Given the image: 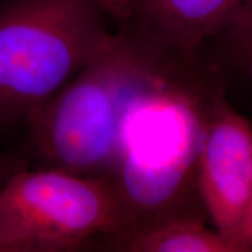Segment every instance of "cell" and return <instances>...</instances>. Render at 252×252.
I'll return each mask as SVG.
<instances>
[{
  "label": "cell",
  "mask_w": 252,
  "mask_h": 252,
  "mask_svg": "<svg viewBox=\"0 0 252 252\" xmlns=\"http://www.w3.org/2000/svg\"><path fill=\"white\" fill-rule=\"evenodd\" d=\"M207 102L180 74L132 102L105 175L122 214L121 234L111 243L168 220H202L198 154Z\"/></svg>",
  "instance_id": "1"
},
{
  "label": "cell",
  "mask_w": 252,
  "mask_h": 252,
  "mask_svg": "<svg viewBox=\"0 0 252 252\" xmlns=\"http://www.w3.org/2000/svg\"><path fill=\"white\" fill-rule=\"evenodd\" d=\"M178 72V63L122 26L86 68L28 119L40 167L105 176L132 102Z\"/></svg>",
  "instance_id": "2"
},
{
  "label": "cell",
  "mask_w": 252,
  "mask_h": 252,
  "mask_svg": "<svg viewBox=\"0 0 252 252\" xmlns=\"http://www.w3.org/2000/svg\"><path fill=\"white\" fill-rule=\"evenodd\" d=\"M100 0L0 1V125L28 122L108 45Z\"/></svg>",
  "instance_id": "3"
},
{
  "label": "cell",
  "mask_w": 252,
  "mask_h": 252,
  "mask_svg": "<svg viewBox=\"0 0 252 252\" xmlns=\"http://www.w3.org/2000/svg\"><path fill=\"white\" fill-rule=\"evenodd\" d=\"M121 230V208L106 176L24 165L0 187V252L109 247Z\"/></svg>",
  "instance_id": "4"
},
{
  "label": "cell",
  "mask_w": 252,
  "mask_h": 252,
  "mask_svg": "<svg viewBox=\"0 0 252 252\" xmlns=\"http://www.w3.org/2000/svg\"><path fill=\"white\" fill-rule=\"evenodd\" d=\"M251 186L252 126L220 94L210 96L198 154V190L216 230L237 252Z\"/></svg>",
  "instance_id": "5"
},
{
  "label": "cell",
  "mask_w": 252,
  "mask_h": 252,
  "mask_svg": "<svg viewBox=\"0 0 252 252\" xmlns=\"http://www.w3.org/2000/svg\"><path fill=\"white\" fill-rule=\"evenodd\" d=\"M249 0H135L122 26L165 58L189 59L235 24Z\"/></svg>",
  "instance_id": "6"
},
{
  "label": "cell",
  "mask_w": 252,
  "mask_h": 252,
  "mask_svg": "<svg viewBox=\"0 0 252 252\" xmlns=\"http://www.w3.org/2000/svg\"><path fill=\"white\" fill-rule=\"evenodd\" d=\"M109 248L130 252H237L200 219L173 220L119 238Z\"/></svg>",
  "instance_id": "7"
},
{
  "label": "cell",
  "mask_w": 252,
  "mask_h": 252,
  "mask_svg": "<svg viewBox=\"0 0 252 252\" xmlns=\"http://www.w3.org/2000/svg\"><path fill=\"white\" fill-rule=\"evenodd\" d=\"M135 0H100V4L109 18L123 25L130 17Z\"/></svg>",
  "instance_id": "8"
},
{
  "label": "cell",
  "mask_w": 252,
  "mask_h": 252,
  "mask_svg": "<svg viewBox=\"0 0 252 252\" xmlns=\"http://www.w3.org/2000/svg\"><path fill=\"white\" fill-rule=\"evenodd\" d=\"M237 245L239 252L252 251V186L243 223L237 238Z\"/></svg>",
  "instance_id": "9"
},
{
  "label": "cell",
  "mask_w": 252,
  "mask_h": 252,
  "mask_svg": "<svg viewBox=\"0 0 252 252\" xmlns=\"http://www.w3.org/2000/svg\"><path fill=\"white\" fill-rule=\"evenodd\" d=\"M24 166V163L15 161L14 159L9 158L6 154L0 153V187L4 184L6 179L13 173L19 167Z\"/></svg>",
  "instance_id": "10"
},
{
  "label": "cell",
  "mask_w": 252,
  "mask_h": 252,
  "mask_svg": "<svg viewBox=\"0 0 252 252\" xmlns=\"http://www.w3.org/2000/svg\"><path fill=\"white\" fill-rule=\"evenodd\" d=\"M251 68H252V54H251Z\"/></svg>",
  "instance_id": "11"
},
{
  "label": "cell",
  "mask_w": 252,
  "mask_h": 252,
  "mask_svg": "<svg viewBox=\"0 0 252 252\" xmlns=\"http://www.w3.org/2000/svg\"><path fill=\"white\" fill-rule=\"evenodd\" d=\"M0 1H1V0H0Z\"/></svg>",
  "instance_id": "12"
}]
</instances>
